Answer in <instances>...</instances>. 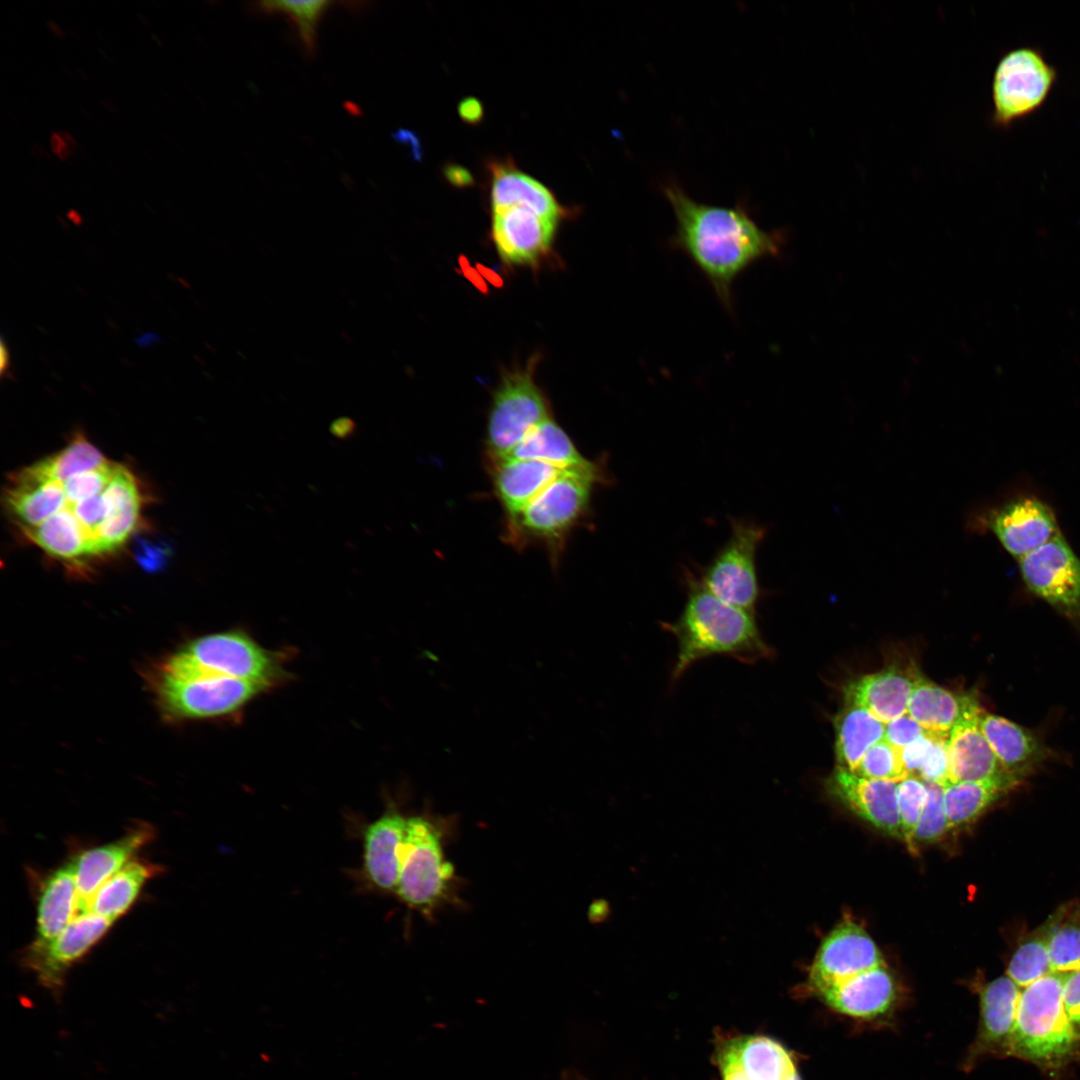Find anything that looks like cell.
Instances as JSON below:
<instances>
[{"instance_id": "obj_1", "label": "cell", "mask_w": 1080, "mask_h": 1080, "mask_svg": "<svg viewBox=\"0 0 1080 1080\" xmlns=\"http://www.w3.org/2000/svg\"><path fill=\"white\" fill-rule=\"evenodd\" d=\"M663 192L676 220L670 246L689 258L733 316L735 281L758 261L782 256L786 232L762 229L741 203H702L676 183L664 186Z\"/></svg>"}, {"instance_id": "obj_2", "label": "cell", "mask_w": 1080, "mask_h": 1080, "mask_svg": "<svg viewBox=\"0 0 1080 1080\" xmlns=\"http://www.w3.org/2000/svg\"><path fill=\"white\" fill-rule=\"evenodd\" d=\"M685 585L687 597L680 615L660 624L677 643L671 684L678 682L694 663L711 656L730 657L745 664L774 656L755 613L723 602L690 573L685 575Z\"/></svg>"}, {"instance_id": "obj_3", "label": "cell", "mask_w": 1080, "mask_h": 1080, "mask_svg": "<svg viewBox=\"0 0 1080 1080\" xmlns=\"http://www.w3.org/2000/svg\"><path fill=\"white\" fill-rule=\"evenodd\" d=\"M1067 974L1051 972L1021 989L1008 1056L1056 1072L1079 1056L1080 1040L1063 1006Z\"/></svg>"}, {"instance_id": "obj_4", "label": "cell", "mask_w": 1080, "mask_h": 1080, "mask_svg": "<svg viewBox=\"0 0 1080 1080\" xmlns=\"http://www.w3.org/2000/svg\"><path fill=\"white\" fill-rule=\"evenodd\" d=\"M604 480L602 469L564 471L520 513L507 518L504 539L518 548L541 543L556 564L568 535L590 510L595 484Z\"/></svg>"}, {"instance_id": "obj_5", "label": "cell", "mask_w": 1080, "mask_h": 1080, "mask_svg": "<svg viewBox=\"0 0 1080 1080\" xmlns=\"http://www.w3.org/2000/svg\"><path fill=\"white\" fill-rule=\"evenodd\" d=\"M153 687L161 713L175 721L232 714L269 688L261 683L205 674L179 654L161 664Z\"/></svg>"}, {"instance_id": "obj_6", "label": "cell", "mask_w": 1080, "mask_h": 1080, "mask_svg": "<svg viewBox=\"0 0 1080 1080\" xmlns=\"http://www.w3.org/2000/svg\"><path fill=\"white\" fill-rule=\"evenodd\" d=\"M454 876L444 859L440 830L423 816L407 817L395 894L408 907L423 913L441 902Z\"/></svg>"}, {"instance_id": "obj_7", "label": "cell", "mask_w": 1080, "mask_h": 1080, "mask_svg": "<svg viewBox=\"0 0 1080 1080\" xmlns=\"http://www.w3.org/2000/svg\"><path fill=\"white\" fill-rule=\"evenodd\" d=\"M534 361L505 373L494 393L487 423V461L509 455L535 426L551 417L548 402L533 379Z\"/></svg>"}, {"instance_id": "obj_8", "label": "cell", "mask_w": 1080, "mask_h": 1080, "mask_svg": "<svg viewBox=\"0 0 1080 1080\" xmlns=\"http://www.w3.org/2000/svg\"><path fill=\"white\" fill-rule=\"evenodd\" d=\"M1056 80V69L1039 49L1020 47L1004 54L992 83L994 125L1010 126L1038 110Z\"/></svg>"}, {"instance_id": "obj_9", "label": "cell", "mask_w": 1080, "mask_h": 1080, "mask_svg": "<svg viewBox=\"0 0 1080 1080\" xmlns=\"http://www.w3.org/2000/svg\"><path fill=\"white\" fill-rule=\"evenodd\" d=\"M765 534L752 521L733 519L728 540L699 578L702 584L723 602L755 613L760 596L756 553Z\"/></svg>"}, {"instance_id": "obj_10", "label": "cell", "mask_w": 1080, "mask_h": 1080, "mask_svg": "<svg viewBox=\"0 0 1080 1080\" xmlns=\"http://www.w3.org/2000/svg\"><path fill=\"white\" fill-rule=\"evenodd\" d=\"M180 652L210 675L261 683L269 688L286 676L280 657L240 630L196 638Z\"/></svg>"}, {"instance_id": "obj_11", "label": "cell", "mask_w": 1080, "mask_h": 1080, "mask_svg": "<svg viewBox=\"0 0 1080 1080\" xmlns=\"http://www.w3.org/2000/svg\"><path fill=\"white\" fill-rule=\"evenodd\" d=\"M1018 561L1033 594L1071 620H1080V559L1060 533Z\"/></svg>"}, {"instance_id": "obj_12", "label": "cell", "mask_w": 1080, "mask_h": 1080, "mask_svg": "<svg viewBox=\"0 0 1080 1080\" xmlns=\"http://www.w3.org/2000/svg\"><path fill=\"white\" fill-rule=\"evenodd\" d=\"M886 965L870 935L857 923L845 920L822 941L808 973L807 986L817 997L827 989L862 972Z\"/></svg>"}, {"instance_id": "obj_13", "label": "cell", "mask_w": 1080, "mask_h": 1080, "mask_svg": "<svg viewBox=\"0 0 1080 1080\" xmlns=\"http://www.w3.org/2000/svg\"><path fill=\"white\" fill-rule=\"evenodd\" d=\"M112 923L92 912L78 914L48 944H31L24 953V963L41 986L58 995L63 989L68 970L106 934Z\"/></svg>"}, {"instance_id": "obj_14", "label": "cell", "mask_w": 1080, "mask_h": 1080, "mask_svg": "<svg viewBox=\"0 0 1080 1080\" xmlns=\"http://www.w3.org/2000/svg\"><path fill=\"white\" fill-rule=\"evenodd\" d=\"M1020 993L1021 988L1007 975L981 986L979 1025L963 1062L966 1071L987 1056H1008Z\"/></svg>"}, {"instance_id": "obj_15", "label": "cell", "mask_w": 1080, "mask_h": 1080, "mask_svg": "<svg viewBox=\"0 0 1080 1080\" xmlns=\"http://www.w3.org/2000/svg\"><path fill=\"white\" fill-rule=\"evenodd\" d=\"M716 1059L722 1080H801L790 1052L766 1036L728 1039Z\"/></svg>"}, {"instance_id": "obj_16", "label": "cell", "mask_w": 1080, "mask_h": 1080, "mask_svg": "<svg viewBox=\"0 0 1080 1080\" xmlns=\"http://www.w3.org/2000/svg\"><path fill=\"white\" fill-rule=\"evenodd\" d=\"M986 527L1017 560L1030 554L1059 532L1052 509L1033 497H1021L991 510Z\"/></svg>"}, {"instance_id": "obj_17", "label": "cell", "mask_w": 1080, "mask_h": 1080, "mask_svg": "<svg viewBox=\"0 0 1080 1080\" xmlns=\"http://www.w3.org/2000/svg\"><path fill=\"white\" fill-rule=\"evenodd\" d=\"M558 222L520 206L492 212L491 235L508 265H536L552 248Z\"/></svg>"}, {"instance_id": "obj_18", "label": "cell", "mask_w": 1080, "mask_h": 1080, "mask_svg": "<svg viewBox=\"0 0 1080 1080\" xmlns=\"http://www.w3.org/2000/svg\"><path fill=\"white\" fill-rule=\"evenodd\" d=\"M829 792L854 814L878 830L902 840L897 806V783L861 777L836 767L827 782Z\"/></svg>"}, {"instance_id": "obj_19", "label": "cell", "mask_w": 1080, "mask_h": 1080, "mask_svg": "<svg viewBox=\"0 0 1080 1080\" xmlns=\"http://www.w3.org/2000/svg\"><path fill=\"white\" fill-rule=\"evenodd\" d=\"M486 169L492 212L520 206L558 223L568 215L554 193L523 172L511 158L489 160Z\"/></svg>"}, {"instance_id": "obj_20", "label": "cell", "mask_w": 1080, "mask_h": 1080, "mask_svg": "<svg viewBox=\"0 0 1080 1080\" xmlns=\"http://www.w3.org/2000/svg\"><path fill=\"white\" fill-rule=\"evenodd\" d=\"M818 998L840 1014L873 1020L886 1015L894 1007L897 985L892 973L883 965L827 989Z\"/></svg>"}, {"instance_id": "obj_21", "label": "cell", "mask_w": 1080, "mask_h": 1080, "mask_svg": "<svg viewBox=\"0 0 1080 1080\" xmlns=\"http://www.w3.org/2000/svg\"><path fill=\"white\" fill-rule=\"evenodd\" d=\"M153 836L150 825L141 824L118 840L82 852L73 860L77 887V912L85 913L97 890L121 870Z\"/></svg>"}, {"instance_id": "obj_22", "label": "cell", "mask_w": 1080, "mask_h": 1080, "mask_svg": "<svg viewBox=\"0 0 1080 1080\" xmlns=\"http://www.w3.org/2000/svg\"><path fill=\"white\" fill-rule=\"evenodd\" d=\"M407 817L388 810L363 831V870L369 883L383 892L395 893Z\"/></svg>"}, {"instance_id": "obj_23", "label": "cell", "mask_w": 1080, "mask_h": 1080, "mask_svg": "<svg viewBox=\"0 0 1080 1080\" xmlns=\"http://www.w3.org/2000/svg\"><path fill=\"white\" fill-rule=\"evenodd\" d=\"M917 676L891 665L848 682L842 689L844 700L867 709L886 724L907 713Z\"/></svg>"}, {"instance_id": "obj_24", "label": "cell", "mask_w": 1080, "mask_h": 1080, "mask_svg": "<svg viewBox=\"0 0 1080 1080\" xmlns=\"http://www.w3.org/2000/svg\"><path fill=\"white\" fill-rule=\"evenodd\" d=\"M979 727L1003 770L1021 781L1047 758L1048 750L1030 730L982 711Z\"/></svg>"}, {"instance_id": "obj_25", "label": "cell", "mask_w": 1080, "mask_h": 1080, "mask_svg": "<svg viewBox=\"0 0 1080 1080\" xmlns=\"http://www.w3.org/2000/svg\"><path fill=\"white\" fill-rule=\"evenodd\" d=\"M495 495L507 518L520 513L561 473L545 462L503 457L488 460Z\"/></svg>"}, {"instance_id": "obj_26", "label": "cell", "mask_w": 1080, "mask_h": 1080, "mask_svg": "<svg viewBox=\"0 0 1080 1080\" xmlns=\"http://www.w3.org/2000/svg\"><path fill=\"white\" fill-rule=\"evenodd\" d=\"M982 708L962 719L948 737L950 783L1009 775L998 762L979 727ZM1013 777V776H1012Z\"/></svg>"}, {"instance_id": "obj_27", "label": "cell", "mask_w": 1080, "mask_h": 1080, "mask_svg": "<svg viewBox=\"0 0 1080 1080\" xmlns=\"http://www.w3.org/2000/svg\"><path fill=\"white\" fill-rule=\"evenodd\" d=\"M980 708L975 695L955 693L918 674L907 713L926 731L949 737L962 719Z\"/></svg>"}, {"instance_id": "obj_28", "label": "cell", "mask_w": 1080, "mask_h": 1080, "mask_svg": "<svg viewBox=\"0 0 1080 1080\" xmlns=\"http://www.w3.org/2000/svg\"><path fill=\"white\" fill-rule=\"evenodd\" d=\"M78 915L73 862L59 867L43 881L37 905V936L33 945L54 940Z\"/></svg>"}, {"instance_id": "obj_29", "label": "cell", "mask_w": 1080, "mask_h": 1080, "mask_svg": "<svg viewBox=\"0 0 1080 1080\" xmlns=\"http://www.w3.org/2000/svg\"><path fill=\"white\" fill-rule=\"evenodd\" d=\"M506 457L537 460L561 470L601 469L579 452L551 417L535 426Z\"/></svg>"}, {"instance_id": "obj_30", "label": "cell", "mask_w": 1080, "mask_h": 1080, "mask_svg": "<svg viewBox=\"0 0 1080 1080\" xmlns=\"http://www.w3.org/2000/svg\"><path fill=\"white\" fill-rule=\"evenodd\" d=\"M834 728L836 767L851 772L885 734V723L867 709L846 702L834 719Z\"/></svg>"}, {"instance_id": "obj_31", "label": "cell", "mask_w": 1080, "mask_h": 1080, "mask_svg": "<svg viewBox=\"0 0 1080 1080\" xmlns=\"http://www.w3.org/2000/svg\"><path fill=\"white\" fill-rule=\"evenodd\" d=\"M1011 775L949 783L944 787L948 828L967 826L976 821L994 802L1019 784Z\"/></svg>"}, {"instance_id": "obj_32", "label": "cell", "mask_w": 1080, "mask_h": 1080, "mask_svg": "<svg viewBox=\"0 0 1080 1080\" xmlns=\"http://www.w3.org/2000/svg\"><path fill=\"white\" fill-rule=\"evenodd\" d=\"M1051 971L1068 974L1080 969V901L1060 905L1044 921Z\"/></svg>"}, {"instance_id": "obj_33", "label": "cell", "mask_w": 1080, "mask_h": 1080, "mask_svg": "<svg viewBox=\"0 0 1080 1080\" xmlns=\"http://www.w3.org/2000/svg\"><path fill=\"white\" fill-rule=\"evenodd\" d=\"M156 868L143 861H130L110 877L92 897L87 912L115 921L135 902Z\"/></svg>"}, {"instance_id": "obj_34", "label": "cell", "mask_w": 1080, "mask_h": 1080, "mask_svg": "<svg viewBox=\"0 0 1080 1080\" xmlns=\"http://www.w3.org/2000/svg\"><path fill=\"white\" fill-rule=\"evenodd\" d=\"M901 753L909 776L943 787L950 783L948 737L927 732Z\"/></svg>"}, {"instance_id": "obj_35", "label": "cell", "mask_w": 1080, "mask_h": 1080, "mask_svg": "<svg viewBox=\"0 0 1080 1080\" xmlns=\"http://www.w3.org/2000/svg\"><path fill=\"white\" fill-rule=\"evenodd\" d=\"M1051 972L1043 922L1020 938L1010 957L1006 975L1022 989Z\"/></svg>"}, {"instance_id": "obj_36", "label": "cell", "mask_w": 1080, "mask_h": 1080, "mask_svg": "<svg viewBox=\"0 0 1080 1080\" xmlns=\"http://www.w3.org/2000/svg\"><path fill=\"white\" fill-rule=\"evenodd\" d=\"M331 1H261L257 7L264 13H282L291 18L297 27L305 50L312 53L315 49L318 24Z\"/></svg>"}, {"instance_id": "obj_37", "label": "cell", "mask_w": 1080, "mask_h": 1080, "mask_svg": "<svg viewBox=\"0 0 1080 1080\" xmlns=\"http://www.w3.org/2000/svg\"><path fill=\"white\" fill-rule=\"evenodd\" d=\"M901 751L883 738L867 750L853 773L869 779L899 783L909 776Z\"/></svg>"}, {"instance_id": "obj_38", "label": "cell", "mask_w": 1080, "mask_h": 1080, "mask_svg": "<svg viewBox=\"0 0 1080 1080\" xmlns=\"http://www.w3.org/2000/svg\"><path fill=\"white\" fill-rule=\"evenodd\" d=\"M897 806L902 840L911 853L917 849L914 835L927 799V787L921 779L908 776L897 783Z\"/></svg>"}, {"instance_id": "obj_39", "label": "cell", "mask_w": 1080, "mask_h": 1080, "mask_svg": "<svg viewBox=\"0 0 1080 1080\" xmlns=\"http://www.w3.org/2000/svg\"><path fill=\"white\" fill-rule=\"evenodd\" d=\"M925 784L927 799L915 830V844L936 841L949 830L944 804V787L932 782H925Z\"/></svg>"}, {"instance_id": "obj_40", "label": "cell", "mask_w": 1080, "mask_h": 1080, "mask_svg": "<svg viewBox=\"0 0 1080 1080\" xmlns=\"http://www.w3.org/2000/svg\"><path fill=\"white\" fill-rule=\"evenodd\" d=\"M927 732L908 713H905L885 724L884 739L892 746L902 750Z\"/></svg>"}, {"instance_id": "obj_41", "label": "cell", "mask_w": 1080, "mask_h": 1080, "mask_svg": "<svg viewBox=\"0 0 1080 1080\" xmlns=\"http://www.w3.org/2000/svg\"><path fill=\"white\" fill-rule=\"evenodd\" d=\"M1063 1006L1078 1040H1080V969L1068 973L1063 985Z\"/></svg>"}, {"instance_id": "obj_42", "label": "cell", "mask_w": 1080, "mask_h": 1080, "mask_svg": "<svg viewBox=\"0 0 1080 1080\" xmlns=\"http://www.w3.org/2000/svg\"><path fill=\"white\" fill-rule=\"evenodd\" d=\"M458 114L468 124H478L484 116V108L475 97H466L458 104Z\"/></svg>"}, {"instance_id": "obj_43", "label": "cell", "mask_w": 1080, "mask_h": 1080, "mask_svg": "<svg viewBox=\"0 0 1080 1080\" xmlns=\"http://www.w3.org/2000/svg\"><path fill=\"white\" fill-rule=\"evenodd\" d=\"M444 177L447 182L455 187H467L474 183L472 174L464 167L457 164H449L444 167Z\"/></svg>"}, {"instance_id": "obj_44", "label": "cell", "mask_w": 1080, "mask_h": 1080, "mask_svg": "<svg viewBox=\"0 0 1080 1080\" xmlns=\"http://www.w3.org/2000/svg\"><path fill=\"white\" fill-rule=\"evenodd\" d=\"M356 430V422L348 416L336 418L329 426L330 433L339 440L351 438L356 433Z\"/></svg>"}, {"instance_id": "obj_45", "label": "cell", "mask_w": 1080, "mask_h": 1080, "mask_svg": "<svg viewBox=\"0 0 1080 1080\" xmlns=\"http://www.w3.org/2000/svg\"><path fill=\"white\" fill-rule=\"evenodd\" d=\"M459 263H460V267H461V270H462V272H463V275H464V276H465V277H466V278H467V279H468V280H469V281H470V282H471V283H472V284H473V285H474V286H475V287H476L477 289H479V290H480L481 292H483V293H487V292H488V289H487V285H486V283H485V281H484V278H483V277L481 276V274L479 273V271H478L477 269H474L473 267H471V266L469 265V262H468V260L466 259V257H463V256H462V257H460V259H459Z\"/></svg>"}, {"instance_id": "obj_46", "label": "cell", "mask_w": 1080, "mask_h": 1080, "mask_svg": "<svg viewBox=\"0 0 1080 1080\" xmlns=\"http://www.w3.org/2000/svg\"><path fill=\"white\" fill-rule=\"evenodd\" d=\"M50 146L53 153L61 160L65 161L73 154L72 150L68 147L59 132L51 133Z\"/></svg>"}, {"instance_id": "obj_47", "label": "cell", "mask_w": 1080, "mask_h": 1080, "mask_svg": "<svg viewBox=\"0 0 1080 1080\" xmlns=\"http://www.w3.org/2000/svg\"><path fill=\"white\" fill-rule=\"evenodd\" d=\"M10 369V353L8 346L6 345L3 337L0 343V374L2 377L6 376Z\"/></svg>"}, {"instance_id": "obj_48", "label": "cell", "mask_w": 1080, "mask_h": 1080, "mask_svg": "<svg viewBox=\"0 0 1080 1080\" xmlns=\"http://www.w3.org/2000/svg\"><path fill=\"white\" fill-rule=\"evenodd\" d=\"M477 270L479 271L481 276L484 279L488 280V282L491 283L492 285H494L496 287H501L503 285V281H502L501 277L497 273H495L493 270L483 266L482 264H478Z\"/></svg>"}, {"instance_id": "obj_49", "label": "cell", "mask_w": 1080, "mask_h": 1080, "mask_svg": "<svg viewBox=\"0 0 1080 1080\" xmlns=\"http://www.w3.org/2000/svg\"><path fill=\"white\" fill-rule=\"evenodd\" d=\"M31 154L38 161H42L44 158H50L47 151L38 143L32 145Z\"/></svg>"}, {"instance_id": "obj_50", "label": "cell", "mask_w": 1080, "mask_h": 1080, "mask_svg": "<svg viewBox=\"0 0 1080 1080\" xmlns=\"http://www.w3.org/2000/svg\"><path fill=\"white\" fill-rule=\"evenodd\" d=\"M47 26H48L49 30H50V31H51V32H52V33H53V34H54V35H55L56 37H58V38H63V37H64V31L62 30V28H61V27H60V26H59V25H58V24H57L56 22H54V21H48V22H47Z\"/></svg>"}, {"instance_id": "obj_51", "label": "cell", "mask_w": 1080, "mask_h": 1080, "mask_svg": "<svg viewBox=\"0 0 1080 1080\" xmlns=\"http://www.w3.org/2000/svg\"><path fill=\"white\" fill-rule=\"evenodd\" d=\"M102 103H103L104 107L106 109H108L109 111L116 112V107L110 101L104 100V101H102Z\"/></svg>"}, {"instance_id": "obj_52", "label": "cell", "mask_w": 1080, "mask_h": 1080, "mask_svg": "<svg viewBox=\"0 0 1080 1080\" xmlns=\"http://www.w3.org/2000/svg\"><path fill=\"white\" fill-rule=\"evenodd\" d=\"M151 37H152V38L154 39V41H155V42H156V43L158 44V46H160V47H162V46H163V44H162L161 40H159V38H158V37H157V36H156L155 34H152V35H151Z\"/></svg>"}, {"instance_id": "obj_53", "label": "cell", "mask_w": 1080, "mask_h": 1080, "mask_svg": "<svg viewBox=\"0 0 1080 1080\" xmlns=\"http://www.w3.org/2000/svg\"><path fill=\"white\" fill-rule=\"evenodd\" d=\"M138 18L141 20V22L144 25H146V26L148 25V21L145 19V17L142 14L138 13Z\"/></svg>"}]
</instances>
